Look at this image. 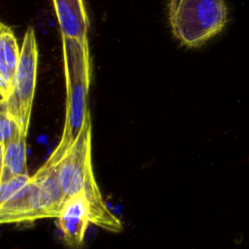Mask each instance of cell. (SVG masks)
Segmentation results:
<instances>
[{"mask_svg":"<svg viewBox=\"0 0 249 249\" xmlns=\"http://www.w3.org/2000/svg\"><path fill=\"white\" fill-rule=\"evenodd\" d=\"M58 179L65 200L83 194L89 203L90 222L111 232H120L121 220L109 210L94 178L91 163V121L88 112L80 134L58 162Z\"/></svg>","mask_w":249,"mask_h":249,"instance_id":"1","label":"cell"},{"mask_svg":"<svg viewBox=\"0 0 249 249\" xmlns=\"http://www.w3.org/2000/svg\"><path fill=\"white\" fill-rule=\"evenodd\" d=\"M62 38V53L66 82L65 122L60 141L45 163L57 164L75 142L84 125L89 110L90 57L88 42Z\"/></svg>","mask_w":249,"mask_h":249,"instance_id":"2","label":"cell"},{"mask_svg":"<svg viewBox=\"0 0 249 249\" xmlns=\"http://www.w3.org/2000/svg\"><path fill=\"white\" fill-rule=\"evenodd\" d=\"M64 201L58 163H44L23 188L0 204V223H30L44 218H57Z\"/></svg>","mask_w":249,"mask_h":249,"instance_id":"3","label":"cell"},{"mask_svg":"<svg viewBox=\"0 0 249 249\" xmlns=\"http://www.w3.org/2000/svg\"><path fill=\"white\" fill-rule=\"evenodd\" d=\"M168 11L174 36L190 48L217 35L228 20L224 0H169Z\"/></svg>","mask_w":249,"mask_h":249,"instance_id":"4","label":"cell"},{"mask_svg":"<svg viewBox=\"0 0 249 249\" xmlns=\"http://www.w3.org/2000/svg\"><path fill=\"white\" fill-rule=\"evenodd\" d=\"M38 67V47L35 32L28 27L20 48V57L14 79L13 91L7 100H1L7 111L27 135L34 99Z\"/></svg>","mask_w":249,"mask_h":249,"instance_id":"5","label":"cell"},{"mask_svg":"<svg viewBox=\"0 0 249 249\" xmlns=\"http://www.w3.org/2000/svg\"><path fill=\"white\" fill-rule=\"evenodd\" d=\"M58 228L63 241L70 247H80L90 222L89 208L86 196L78 194L68 197L57 216Z\"/></svg>","mask_w":249,"mask_h":249,"instance_id":"6","label":"cell"},{"mask_svg":"<svg viewBox=\"0 0 249 249\" xmlns=\"http://www.w3.org/2000/svg\"><path fill=\"white\" fill-rule=\"evenodd\" d=\"M61 37L88 42L89 18L83 0H53Z\"/></svg>","mask_w":249,"mask_h":249,"instance_id":"7","label":"cell"},{"mask_svg":"<svg viewBox=\"0 0 249 249\" xmlns=\"http://www.w3.org/2000/svg\"><path fill=\"white\" fill-rule=\"evenodd\" d=\"M20 57V49L13 30L6 24L0 25V93L7 100L13 91L14 79Z\"/></svg>","mask_w":249,"mask_h":249,"instance_id":"8","label":"cell"},{"mask_svg":"<svg viewBox=\"0 0 249 249\" xmlns=\"http://www.w3.org/2000/svg\"><path fill=\"white\" fill-rule=\"evenodd\" d=\"M19 174H28L26 167V134L22 132L18 138L1 149L0 182Z\"/></svg>","mask_w":249,"mask_h":249,"instance_id":"9","label":"cell"},{"mask_svg":"<svg viewBox=\"0 0 249 249\" xmlns=\"http://www.w3.org/2000/svg\"><path fill=\"white\" fill-rule=\"evenodd\" d=\"M21 133L18 123L7 111L6 107L1 104L0 117V146L4 149L9 143L18 138Z\"/></svg>","mask_w":249,"mask_h":249,"instance_id":"10","label":"cell"},{"mask_svg":"<svg viewBox=\"0 0 249 249\" xmlns=\"http://www.w3.org/2000/svg\"><path fill=\"white\" fill-rule=\"evenodd\" d=\"M28 174H19L11 177L10 179L0 182V204L4 203L14 196L21 188H23L30 180Z\"/></svg>","mask_w":249,"mask_h":249,"instance_id":"11","label":"cell"}]
</instances>
